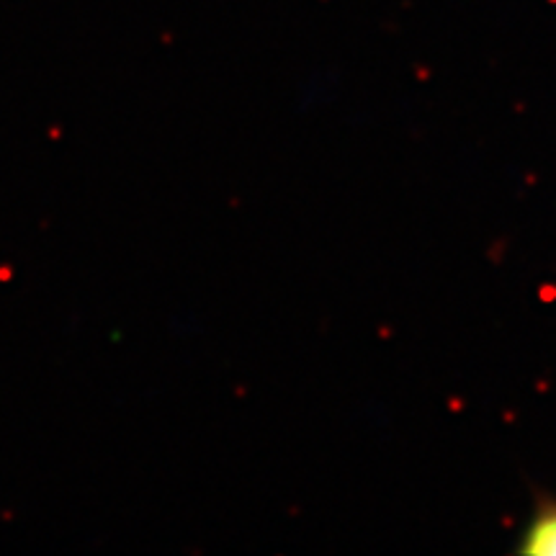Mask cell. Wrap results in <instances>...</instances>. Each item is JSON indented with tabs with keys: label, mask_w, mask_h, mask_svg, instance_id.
Wrapping results in <instances>:
<instances>
[{
	"label": "cell",
	"mask_w": 556,
	"mask_h": 556,
	"mask_svg": "<svg viewBox=\"0 0 556 556\" xmlns=\"http://www.w3.org/2000/svg\"><path fill=\"white\" fill-rule=\"evenodd\" d=\"M518 554L556 556V497L541 495L520 533Z\"/></svg>",
	"instance_id": "1"
}]
</instances>
